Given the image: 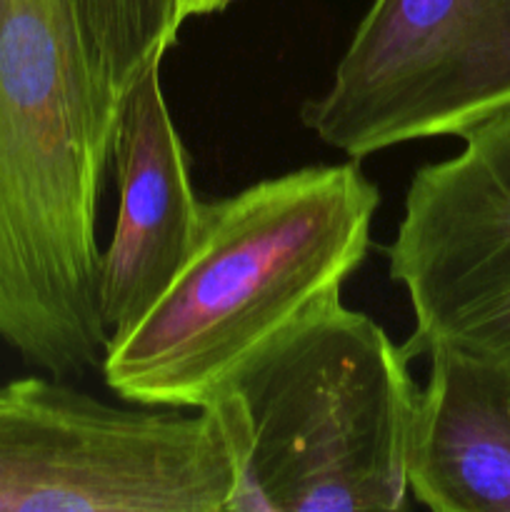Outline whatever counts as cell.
<instances>
[{
	"label": "cell",
	"instance_id": "6da1fadb",
	"mask_svg": "<svg viewBox=\"0 0 510 512\" xmlns=\"http://www.w3.org/2000/svg\"><path fill=\"white\" fill-rule=\"evenodd\" d=\"M378 208V185L353 158L203 203L183 268L143 318L110 335L105 385L145 408L213 405L245 365L338 303Z\"/></svg>",
	"mask_w": 510,
	"mask_h": 512
},
{
	"label": "cell",
	"instance_id": "7a4b0ae2",
	"mask_svg": "<svg viewBox=\"0 0 510 512\" xmlns=\"http://www.w3.org/2000/svg\"><path fill=\"white\" fill-rule=\"evenodd\" d=\"M118 103L75 0H0V340L58 380L110 340L95 233Z\"/></svg>",
	"mask_w": 510,
	"mask_h": 512
},
{
	"label": "cell",
	"instance_id": "3957f363",
	"mask_svg": "<svg viewBox=\"0 0 510 512\" xmlns=\"http://www.w3.org/2000/svg\"><path fill=\"white\" fill-rule=\"evenodd\" d=\"M410 355L333 303L245 365L215 408L240 453L225 512L408 508L420 388Z\"/></svg>",
	"mask_w": 510,
	"mask_h": 512
},
{
	"label": "cell",
	"instance_id": "277c9868",
	"mask_svg": "<svg viewBox=\"0 0 510 512\" xmlns=\"http://www.w3.org/2000/svg\"><path fill=\"white\" fill-rule=\"evenodd\" d=\"M238 473L215 405L115 408L58 378L0 388V512H225Z\"/></svg>",
	"mask_w": 510,
	"mask_h": 512
},
{
	"label": "cell",
	"instance_id": "5b68a950",
	"mask_svg": "<svg viewBox=\"0 0 510 512\" xmlns=\"http://www.w3.org/2000/svg\"><path fill=\"white\" fill-rule=\"evenodd\" d=\"M510 108V0H373L300 123L353 160Z\"/></svg>",
	"mask_w": 510,
	"mask_h": 512
},
{
	"label": "cell",
	"instance_id": "8992f818",
	"mask_svg": "<svg viewBox=\"0 0 510 512\" xmlns=\"http://www.w3.org/2000/svg\"><path fill=\"white\" fill-rule=\"evenodd\" d=\"M460 140L415 170L385 248L415 315L403 348L443 345L510 375V108Z\"/></svg>",
	"mask_w": 510,
	"mask_h": 512
},
{
	"label": "cell",
	"instance_id": "52a82bcc",
	"mask_svg": "<svg viewBox=\"0 0 510 512\" xmlns=\"http://www.w3.org/2000/svg\"><path fill=\"white\" fill-rule=\"evenodd\" d=\"M150 63L120 95L113 155L120 205L100 255V318L110 335L130 328L163 295L198 240L203 200L190 183L188 155Z\"/></svg>",
	"mask_w": 510,
	"mask_h": 512
},
{
	"label": "cell",
	"instance_id": "ba28073f",
	"mask_svg": "<svg viewBox=\"0 0 510 512\" xmlns=\"http://www.w3.org/2000/svg\"><path fill=\"white\" fill-rule=\"evenodd\" d=\"M408 450V490L435 512H510V375L435 345Z\"/></svg>",
	"mask_w": 510,
	"mask_h": 512
},
{
	"label": "cell",
	"instance_id": "9c48e42d",
	"mask_svg": "<svg viewBox=\"0 0 510 512\" xmlns=\"http://www.w3.org/2000/svg\"><path fill=\"white\" fill-rule=\"evenodd\" d=\"M95 73L120 95L178 43V0H75Z\"/></svg>",
	"mask_w": 510,
	"mask_h": 512
},
{
	"label": "cell",
	"instance_id": "30bf717a",
	"mask_svg": "<svg viewBox=\"0 0 510 512\" xmlns=\"http://www.w3.org/2000/svg\"><path fill=\"white\" fill-rule=\"evenodd\" d=\"M180 3V18L188 20L195 15H210L220 13V10L228 8L233 0H178Z\"/></svg>",
	"mask_w": 510,
	"mask_h": 512
}]
</instances>
